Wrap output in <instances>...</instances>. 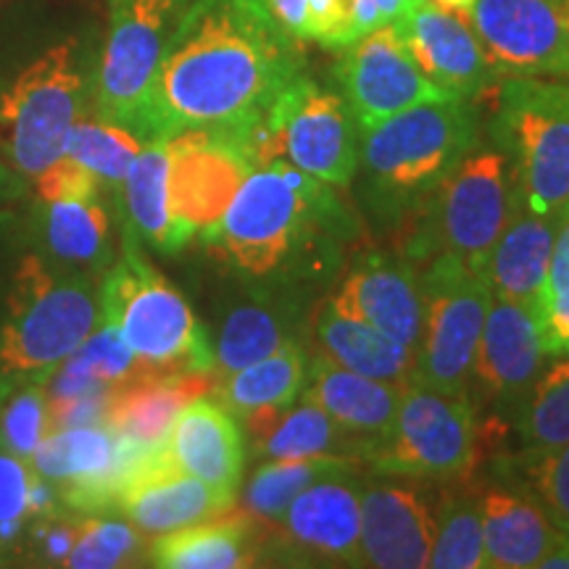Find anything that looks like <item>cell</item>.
<instances>
[{
  "label": "cell",
  "mask_w": 569,
  "mask_h": 569,
  "mask_svg": "<svg viewBox=\"0 0 569 569\" xmlns=\"http://www.w3.org/2000/svg\"><path fill=\"white\" fill-rule=\"evenodd\" d=\"M301 71L303 40L277 21L269 0H190L134 134L148 142L243 124Z\"/></svg>",
  "instance_id": "1"
},
{
  "label": "cell",
  "mask_w": 569,
  "mask_h": 569,
  "mask_svg": "<svg viewBox=\"0 0 569 569\" xmlns=\"http://www.w3.org/2000/svg\"><path fill=\"white\" fill-rule=\"evenodd\" d=\"M353 213L317 177L277 161L253 169L203 243L246 282L315 298L343 267Z\"/></svg>",
  "instance_id": "2"
},
{
  "label": "cell",
  "mask_w": 569,
  "mask_h": 569,
  "mask_svg": "<svg viewBox=\"0 0 569 569\" xmlns=\"http://www.w3.org/2000/svg\"><path fill=\"white\" fill-rule=\"evenodd\" d=\"M482 138L478 101L440 98L359 132V201L377 230L401 234Z\"/></svg>",
  "instance_id": "3"
},
{
  "label": "cell",
  "mask_w": 569,
  "mask_h": 569,
  "mask_svg": "<svg viewBox=\"0 0 569 569\" xmlns=\"http://www.w3.org/2000/svg\"><path fill=\"white\" fill-rule=\"evenodd\" d=\"M98 277L24 256L0 317V396L21 382H48L101 325Z\"/></svg>",
  "instance_id": "4"
},
{
  "label": "cell",
  "mask_w": 569,
  "mask_h": 569,
  "mask_svg": "<svg viewBox=\"0 0 569 569\" xmlns=\"http://www.w3.org/2000/svg\"><path fill=\"white\" fill-rule=\"evenodd\" d=\"M96 63L80 38L56 42L0 84V188H27L59 161L88 111Z\"/></svg>",
  "instance_id": "5"
},
{
  "label": "cell",
  "mask_w": 569,
  "mask_h": 569,
  "mask_svg": "<svg viewBox=\"0 0 569 569\" xmlns=\"http://www.w3.org/2000/svg\"><path fill=\"white\" fill-rule=\"evenodd\" d=\"M98 298L101 322L117 327L146 375H213L209 332L180 290L146 259L132 232L122 230V253L101 277Z\"/></svg>",
  "instance_id": "6"
},
{
  "label": "cell",
  "mask_w": 569,
  "mask_h": 569,
  "mask_svg": "<svg viewBox=\"0 0 569 569\" xmlns=\"http://www.w3.org/2000/svg\"><path fill=\"white\" fill-rule=\"evenodd\" d=\"M251 169L293 163L332 188L353 182L359 167V124L340 92L296 74L243 124L224 127Z\"/></svg>",
  "instance_id": "7"
},
{
  "label": "cell",
  "mask_w": 569,
  "mask_h": 569,
  "mask_svg": "<svg viewBox=\"0 0 569 569\" xmlns=\"http://www.w3.org/2000/svg\"><path fill=\"white\" fill-rule=\"evenodd\" d=\"M519 198V182L509 156L480 138L457 169L448 174L432 201L401 234L396 253L417 267L448 253L486 274V261L507 227Z\"/></svg>",
  "instance_id": "8"
},
{
  "label": "cell",
  "mask_w": 569,
  "mask_h": 569,
  "mask_svg": "<svg viewBox=\"0 0 569 569\" xmlns=\"http://www.w3.org/2000/svg\"><path fill=\"white\" fill-rule=\"evenodd\" d=\"M493 92L488 140L509 156L522 201L557 217L569 203V84L503 77Z\"/></svg>",
  "instance_id": "9"
},
{
  "label": "cell",
  "mask_w": 569,
  "mask_h": 569,
  "mask_svg": "<svg viewBox=\"0 0 569 569\" xmlns=\"http://www.w3.org/2000/svg\"><path fill=\"white\" fill-rule=\"evenodd\" d=\"M482 459V419L472 393L448 396L409 382L393 427L365 465L386 478L448 482L478 472Z\"/></svg>",
  "instance_id": "10"
},
{
  "label": "cell",
  "mask_w": 569,
  "mask_h": 569,
  "mask_svg": "<svg viewBox=\"0 0 569 569\" xmlns=\"http://www.w3.org/2000/svg\"><path fill=\"white\" fill-rule=\"evenodd\" d=\"M419 277L425 319L411 382L448 396L472 393L475 356L493 303L488 277L448 253L425 261Z\"/></svg>",
  "instance_id": "11"
},
{
  "label": "cell",
  "mask_w": 569,
  "mask_h": 569,
  "mask_svg": "<svg viewBox=\"0 0 569 569\" xmlns=\"http://www.w3.org/2000/svg\"><path fill=\"white\" fill-rule=\"evenodd\" d=\"M190 0H119L92 77V103L103 122L138 132L177 19Z\"/></svg>",
  "instance_id": "12"
},
{
  "label": "cell",
  "mask_w": 569,
  "mask_h": 569,
  "mask_svg": "<svg viewBox=\"0 0 569 569\" xmlns=\"http://www.w3.org/2000/svg\"><path fill=\"white\" fill-rule=\"evenodd\" d=\"M361 465L317 480L259 532V559L293 567H361Z\"/></svg>",
  "instance_id": "13"
},
{
  "label": "cell",
  "mask_w": 569,
  "mask_h": 569,
  "mask_svg": "<svg viewBox=\"0 0 569 569\" xmlns=\"http://www.w3.org/2000/svg\"><path fill=\"white\" fill-rule=\"evenodd\" d=\"M467 17L501 80L569 74V0H475Z\"/></svg>",
  "instance_id": "14"
},
{
  "label": "cell",
  "mask_w": 569,
  "mask_h": 569,
  "mask_svg": "<svg viewBox=\"0 0 569 569\" xmlns=\"http://www.w3.org/2000/svg\"><path fill=\"white\" fill-rule=\"evenodd\" d=\"M336 80L359 130L417 103L448 98L427 80L396 24L377 27L343 48L336 63Z\"/></svg>",
  "instance_id": "15"
},
{
  "label": "cell",
  "mask_w": 569,
  "mask_h": 569,
  "mask_svg": "<svg viewBox=\"0 0 569 569\" xmlns=\"http://www.w3.org/2000/svg\"><path fill=\"white\" fill-rule=\"evenodd\" d=\"M169 153V209L190 240L219 224L251 163L224 127H198L163 140Z\"/></svg>",
  "instance_id": "16"
},
{
  "label": "cell",
  "mask_w": 569,
  "mask_h": 569,
  "mask_svg": "<svg viewBox=\"0 0 569 569\" xmlns=\"http://www.w3.org/2000/svg\"><path fill=\"white\" fill-rule=\"evenodd\" d=\"M436 498L415 478L365 482L361 490V567H430Z\"/></svg>",
  "instance_id": "17"
},
{
  "label": "cell",
  "mask_w": 569,
  "mask_h": 569,
  "mask_svg": "<svg viewBox=\"0 0 569 569\" xmlns=\"http://www.w3.org/2000/svg\"><path fill=\"white\" fill-rule=\"evenodd\" d=\"M538 319L530 306L493 298L475 356L472 388L493 409V417L511 427V419L528 398L543 369Z\"/></svg>",
  "instance_id": "18"
},
{
  "label": "cell",
  "mask_w": 569,
  "mask_h": 569,
  "mask_svg": "<svg viewBox=\"0 0 569 569\" xmlns=\"http://www.w3.org/2000/svg\"><path fill=\"white\" fill-rule=\"evenodd\" d=\"M311 301L269 284L246 282L232 301L219 311L213 332V377L238 372L253 361L267 359L282 346L306 338Z\"/></svg>",
  "instance_id": "19"
},
{
  "label": "cell",
  "mask_w": 569,
  "mask_h": 569,
  "mask_svg": "<svg viewBox=\"0 0 569 569\" xmlns=\"http://www.w3.org/2000/svg\"><path fill=\"white\" fill-rule=\"evenodd\" d=\"M396 27L427 80L448 98L480 101L501 82L467 13L446 11L425 0Z\"/></svg>",
  "instance_id": "20"
},
{
  "label": "cell",
  "mask_w": 569,
  "mask_h": 569,
  "mask_svg": "<svg viewBox=\"0 0 569 569\" xmlns=\"http://www.w3.org/2000/svg\"><path fill=\"white\" fill-rule=\"evenodd\" d=\"M117 509L142 536H163L227 515L234 509V498L174 467L159 443L130 472L119 490Z\"/></svg>",
  "instance_id": "21"
},
{
  "label": "cell",
  "mask_w": 569,
  "mask_h": 569,
  "mask_svg": "<svg viewBox=\"0 0 569 569\" xmlns=\"http://www.w3.org/2000/svg\"><path fill=\"white\" fill-rule=\"evenodd\" d=\"M356 317L367 319L417 353L425 319L419 267L401 253L365 251L348 264L343 282L330 293Z\"/></svg>",
  "instance_id": "22"
},
{
  "label": "cell",
  "mask_w": 569,
  "mask_h": 569,
  "mask_svg": "<svg viewBox=\"0 0 569 569\" xmlns=\"http://www.w3.org/2000/svg\"><path fill=\"white\" fill-rule=\"evenodd\" d=\"M163 451L182 472L203 480L219 493L238 498L246 465V436L238 417L209 396L180 411L163 440Z\"/></svg>",
  "instance_id": "23"
},
{
  "label": "cell",
  "mask_w": 569,
  "mask_h": 569,
  "mask_svg": "<svg viewBox=\"0 0 569 569\" xmlns=\"http://www.w3.org/2000/svg\"><path fill=\"white\" fill-rule=\"evenodd\" d=\"M407 386L351 372V369L336 365L327 356L315 353L309 356L301 398L317 403L340 427H346L365 446L369 457L393 427L398 403H401Z\"/></svg>",
  "instance_id": "24"
},
{
  "label": "cell",
  "mask_w": 569,
  "mask_h": 569,
  "mask_svg": "<svg viewBox=\"0 0 569 569\" xmlns=\"http://www.w3.org/2000/svg\"><path fill=\"white\" fill-rule=\"evenodd\" d=\"M482 549L490 569L540 567L565 538L532 496L509 480H480Z\"/></svg>",
  "instance_id": "25"
},
{
  "label": "cell",
  "mask_w": 569,
  "mask_h": 569,
  "mask_svg": "<svg viewBox=\"0 0 569 569\" xmlns=\"http://www.w3.org/2000/svg\"><path fill=\"white\" fill-rule=\"evenodd\" d=\"M306 340L317 346V353L351 372L398 382V386L411 382L415 351L377 330L367 319L356 317L332 296H325L311 309L309 322H306Z\"/></svg>",
  "instance_id": "26"
},
{
  "label": "cell",
  "mask_w": 569,
  "mask_h": 569,
  "mask_svg": "<svg viewBox=\"0 0 569 569\" xmlns=\"http://www.w3.org/2000/svg\"><path fill=\"white\" fill-rule=\"evenodd\" d=\"M32 222L40 256L53 264L77 269V272L101 280L106 269L117 259L111 213L106 209L101 193L38 201Z\"/></svg>",
  "instance_id": "27"
},
{
  "label": "cell",
  "mask_w": 569,
  "mask_h": 569,
  "mask_svg": "<svg viewBox=\"0 0 569 569\" xmlns=\"http://www.w3.org/2000/svg\"><path fill=\"white\" fill-rule=\"evenodd\" d=\"M246 451L256 459L343 457L365 465V446L317 403H290L284 409L253 411L243 417Z\"/></svg>",
  "instance_id": "28"
},
{
  "label": "cell",
  "mask_w": 569,
  "mask_h": 569,
  "mask_svg": "<svg viewBox=\"0 0 569 569\" xmlns=\"http://www.w3.org/2000/svg\"><path fill=\"white\" fill-rule=\"evenodd\" d=\"M213 386L217 377L211 372L140 375L113 388L106 425L132 443L159 446L180 411L196 398L213 393Z\"/></svg>",
  "instance_id": "29"
},
{
  "label": "cell",
  "mask_w": 569,
  "mask_h": 569,
  "mask_svg": "<svg viewBox=\"0 0 569 569\" xmlns=\"http://www.w3.org/2000/svg\"><path fill=\"white\" fill-rule=\"evenodd\" d=\"M553 230H557V217L532 211L519 193L509 222L498 234L486 261V277L493 298L530 306L536 311L549 272Z\"/></svg>",
  "instance_id": "30"
},
{
  "label": "cell",
  "mask_w": 569,
  "mask_h": 569,
  "mask_svg": "<svg viewBox=\"0 0 569 569\" xmlns=\"http://www.w3.org/2000/svg\"><path fill=\"white\" fill-rule=\"evenodd\" d=\"M148 559L161 569H238L261 565L259 536L240 515H227L169 530L148 546Z\"/></svg>",
  "instance_id": "31"
},
{
  "label": "cell",
  "mask_w": 569,
  "mask_h": 569,
  "mask_svg": "<svg viewBox=\"0 0 569 569\" xmlns=\"http://www.w3.org/2000/svg\"><path fill=\"white\" fill-rule=\"evenodd\" d=\"M122 230L159 253H177L190 238L169 209V153L163 140H148L119 188Z\"/></svg>",
  "instance_id": "32"
},
{
  "label": "cell",
  "mask_w": 569,
  "mask_h": 569,
  "mask_svg": "<svg viewBox=\"0 0 569 569\" xmlns=\"http://www.w3.org/2000/svg\"><path fill=\"white\" fill-rule=\"evenodd\" d=\"M306 369H309V343L303 338L238 372L219 377L213 396L238 419L253 411L284 409L301 398Z\"/></svg>",
  "instance_id": "33"
},
{
  "label": "cell",
  "mask_w": 569,
  "mask_h": 569,
  "mask_svg": "<svg viewBox=\"0 0 569 569\" xmlns=\"http://www.w3.org/2000/svg\"><path fill=\"white\" fill-rule=\"evenodd\" d=\"M361 461L343 457H311V459H269L248 480L240 496V515L253 525L256 536L277 525L284 509L298 493L315 486L317 480L359 467Z\"/></svg>",
  "instance_id": "34"
},
{
  "label": "cell",
  "mask_w": 569,
  "mask_h": 569,
  "mask_svg": "<svg viewBox=\"0 0 569 569\" xmlns=\"http://www.w3.org/2000/svg\"><path fill=\"white\" fill-rule=\"evenodd\" d=\"M430 567L480 569L486 567L480 515V475L443 482L436 496V540Z\"/></svg>",
  "instance_id": "35"
},
{
  "label": "cell",
  "mask_w": 569,
  "mask_h": 569,
  "mask_svg": "<svg viewBox=\"0 0 569 569\" xmlns=\"http://www.w3.org/2000/svg\"><path fill=\"white\" fill-rule=\"evenodd\" d=\"M519 451H551L569 443V356L540 369L528 398L511 419Z\"/></svg>",
  "instance_id": "36"
},
{
  "label": "cell",
  "mask_w": 569,
  "mask_h": 569,
  "mask_svg": "<svg viewBox=\"0 0 569 569\" xmlns=\"http://www.w3.org/2000/svg\"><path fill=\"white\" fill-rule=\"evenodd\" d=\"M496 478L515 482L536 498L551 522L569 536V443L551 451L509 453Z\"/></svg>",
  "instance_id": "37"
},
{
  "label": "cell",
  "mask_w": 569,
  "mask_h": 569,
  "mask_svg": "<svg viewBox=\"0 0 569 569\" xmlns=\"http://www.w3.org/2000/svg\"><path fill=\"white\" fill-rule=\"evenodd\" d=\"M142 146L146 142L127 127L103 122L101 117H82L71 127L63 156L82 163L98 180L119 190Z\"/></svg>",
  "instance_id": "38"
},
{
  "label": "cell",
  "mask_w": 569,
  "mask_h": 569,
  "mask_svg": "<svg viewBox=\"0 0 569 569\" xmlns=\"http://www.w3.org/2000/svg\"><path fill=\"white\" fill-rule=\"evenodd\" d=\"M148 559L146 538L130 519L84 515L80 538L63 561L71 569H113L140 565Z\"/></svg>",
  "instance_id": "39"
},
{
  "label": "cell",
  "mask_w": 569,
  "mask_h": 569,
  "mask_svg": "<svg viewBox=\"0 0 569 569\" xmlns=\"http://www.w3.org/2000/svg\"><path fill=\"white\" fill-rule=\"evenodd\" d=\"M48 432L46 382H21L0 396V446L30 459Z\"/></svg>",
  "instance_id": "40"
},
{
  "label": "cell",
  "mask_w": 569,
  "mask_h": 569,
  "mask_svg": "<svg viewBox=\"0 0 569 569\" xmlns=\"http://www.w3.org/2000/svg\"><path fill=\"white\" fill-rule=\"evenodd\" d=\"M61 367L71 369V372L90 377V380L106 382V386L119 388L124 382L134 380V377L146 375V369L132 353V348L124 343L119 330L109 322H101L90 332L88 340L77 348L74 353L63 361Z\"/></svg>",
  "instance_id": "41"
},
{
  "label": "cell",
  "mask_w": 569,
  "mask_h": 569,
  "mask_svg": "<svg viewBox=\"0 0 569 569\" xmlns=\"http://www.w3.org/2000/svg\"><path fill=\"white\" fill-rule=\"evenodd\" d=\"M34 469L30 459H21L0 446V543L21 559V540L30 522V490Z\"/></svg>",
  "instance_id": "42"
},
{
  "label": "cell",
  "mask_w": 569,
  "mask_h": 569,
  "mask_svg": "<svg viewBox=\"0 0 569 569\" xmlns=\"http://www.w3.org/2000/svg\"><path fill=\"white\" fill-rule=\"evenodd\" d=\"M80 511L67 507L30 519L21 540V559H32V565L42 567H63V561L74 549L82 528Z\"/></svg>",
  "instance_id": "43"
},
{
  "label": "cell",
  "mask_w": 569,
  "mask_h": 569,
  "mask_svg": "<svg viewBox=\"0 0 569 569\" xmlns=\"http://www.w3.org/2000/svg\"><path fill=\"white\" fill-rule=\"evenodd\" d=\"M303 42H317L327 51H343L351 38V9L348 0H306Z\"/></svg>",
  "instance_id": "44"
},
{
  "label": "cell",
  "mask_w": 569,
  "mask_h": 569,
  "mask_svg": "<svg viewBox=\"0 0 569 569\" xmlns=\"http://www.w3.org/2000/svg\"><path fill=\"white\" fill-rule=\"evenodd\" d=\"M38 201H59V198H82L101 193V180L77 163L69 156H61L51 167L42 169V174L32 182Z\"/></svg>",
  "instance_id": "45"
},
{
  "label": "cell",
  "mask_w": 569,
  "mask_h": 569,
  "mask_svg": "<svg viewBox=\"0 0 569 569\" xmlns=\"http://www.w3.org/2000/svg\"><path fill=\"white\" fill-rule=\"evenodd\" d=\"M422 3L425 0H348L353 42L365 38L367 32L377 30V27L398 24Z\"/></svg>",
  "instance_id": "46"
},
{
  "label": "cell",
  "mask_w": 569,
  "mask_h": 569,
  "mask_svg": "<svg viewBox=\"0 0 569 569\" xmlns=\"http://www.w3.org/2000/svg\"><path fill=\"white\" fill-rule=\"evenodd\" d=\"M538 338L546 356H569V288L536 309Z\"/></svg>",
  "instance_id": "47"
},
{
  "label": "cell",
  "mask_w": 569,
  "mask_h": 569,
  "mask_svg": "<svg viewBox=\"0 0 569 569\" xmlns=\"http://www.w3.org/2000/svg\"><path fill=\"white\" fill-rule=\"evenodd\" d=\"M569 288V203L557 213V230H553V243L549 256V272H546L543 293H540L536 309L551 296Z\"/></svg>",
  "instance_id": "48"
},
{
  "label": "cell",
  "mask_w": 569,
  "mask_h": 569,
  "mask_svg": "<svg viewBox=\"0 0 569 569\" xmlns=\"http://www.w3.org/2000/svg\"><path fill=\"white\" fill-rule=\"evenodd\" d=\"M269 9L277 17V21L288 30L293 38L303 40V19H306V0H269Z\"/></svg>",
  "instance_id": "49"
},
{
  "label": "cell",
  "mask_w": 569,
  "mask_h": 569,
  "mask_svg": "<svg viewBox=\"0 0 569 569\" xmlns=\"http://www.w3.org/2000/svg\"><path fill=\"white\" fill-rule=\"evenodd\" d=\"M540 569H569V536H565L553 546L549 557L540 561Z\"/></svg>",
  "instance_id": "50"
},
{
  "label": "cell",
  "mask_w": 569,
  "mask_h": 569,
  "mask_svg": "<svg viewBox=\"0 0 569 569\" xmlns=\"http://www.w3.org/2000/svg\"><path fill=\"white\" fill-rule=\"evenodd\" d=\"M430 3H436V6H440V9H446V11L469 13V9H472L475 0H430Z\"/></svg>",
  "instance_id": "51"
},
{
  "label": "cell",
  "mask_w": 569,
  "mask_h": 569,
  "mask_svg": "<svg viewBox=\"0 0 569 569\" xmlns=\"http://www.w3.org/2000/svg\"><path fill=\"white\" fill-rule=\"evenodd\" d=\"M13 565H19L17 553H13L11 549H6V546L0 543V567H13Z\"/></svg>",
  "instance_id": "52"
},
{
  "label": "cell",
  "mask_w": 569,
  "mask_h": 569,
  "mask_svg": "<svg viewBox=\"0 0 569 569\" xmlns=\"http://www.w3.org/2000/svg\"><path fill=\"white\" fill-rule=\"evenodd\" d=\"M113 3H119V0H109V6H113Z\"/></svg>",
  "instance_id": "53"
},
{
  "label": "cell",
  "mask_w": 569,
  "mask_h": 569,
  "mask_svg": "<svg viewBox=\"0 0 569 569\" xmlns=\"http://www.w3.org/2000/svg\"><path fill=\"white\" fill-rule=\"evenodd\" d=\"M565 82H567V84H569V74H567V77H565Z\"/></svg>",
  "instance_id": "54"
}]
</instances>
